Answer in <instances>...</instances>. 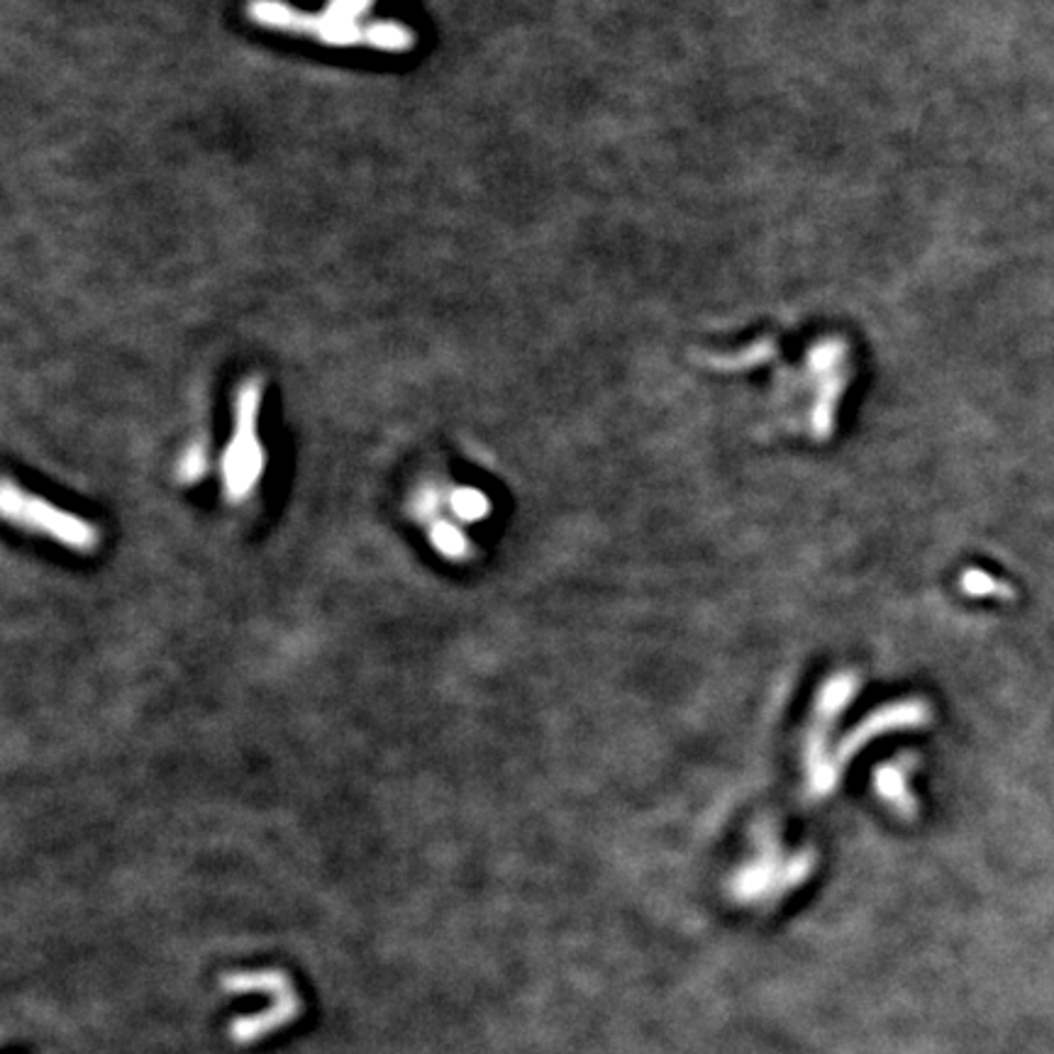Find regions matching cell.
<instances>
[{
	"label": "cell",
	"mask_w": 1054,
	"mask_h": 1054,
	"mask_svg": "<svg viewBox=\"0 0 1054 1054\" xmlns=\"http://www.w3.org/2000/svg\"><path fill=\"white\" fill-rule=\"evenodd\" d=\"M301 1011H303V1003L293 989L289 993H283V996L273 999L267 1011H261L257 1015H242L237 1017V1021H232L230 1037L232 1042H237V1045H255V1042L277 1033V1030L296 1023Z\"/></svg>",
	"instance_id": "cell-1"
},
{
	"label": "cell",
	"mask_w": 1054,
	"mask_h": 1054,
	"mask_svg": "<svg viewBox=\"0 0 1054 1054\" xmlns=\"http://www.w3.org/2000/svg\"><path fill=\"white\" fill-rule=\"evenodd\" d=\"M962 586H964V591L969 596H1001V598H1013L1015 596L1011 586L991 579L989 574H984V571H967L964 579H962Z\"/></svg>",
	"instance_id": "cell-3"
},
{
	"label": "cell",
	"mask_w": 1054,
	"mask_h": 1054,
	"mask_svg": "<svg viewBox=\"0 0 1054 1054\" xmlns=\"http://www.w3.org/2000/svg\"><path fill=\"white\" fill-rule=\"evenodd\" d=\"M223 991L227 993H267L273 1001L283 996V993L293 991L291 979L283 972H273V969H261V972H235L223 976Z\"/></svg>",
	"instance_id": "cell-2"
}]
</instances>
